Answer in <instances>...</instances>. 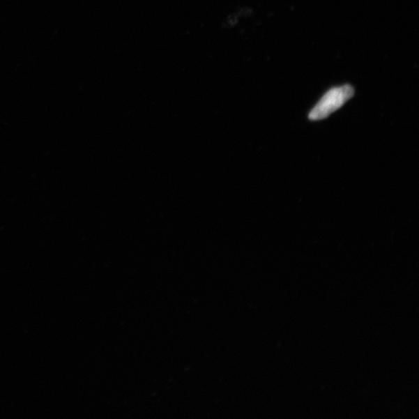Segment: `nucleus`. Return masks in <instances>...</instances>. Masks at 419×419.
<instances>
[{
	"mask_svg": "<svg viewBox=\"0 0 419 419\" xmlns=\"http://www.w3.org/2000/svg\"><path fill=\"white\" fill-rule=\"evenodd\" d=\"M354 89L350 85L335 87L328 91L309 114V119L319 121L338 111L354 95Z\"/></svg>",
	"mask_w": 419,
	"mask_h": 419,
	"instance_id": "f257e3e1",
	"label": "nucleus"
}]
</instances>
